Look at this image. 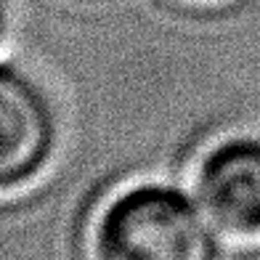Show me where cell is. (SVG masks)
<instances>
[{
    "label": "cell",
    "instance_id": "6da1fadb",
    "mask_svg": "<svg viewBox=\"0 0 260 260\" xmlns=\"http://www.w3.org/2000/svg\"><path fill=\"white\" fill-rule=\"evenodd\" d=\"M226 236L178 181L138 178L93 215L88 260H223Z\"/></svg>",
    "mask_w": 260,
    "mask_h": 260
},
{
    "label": "cell",
    "instance_id": "7a4b0ae2",
    "mask_svg": "<svg viewBox=\"0 0 260 260\" xmlns=\"http://www.w3.org/2000/svg\"><path fill=\"white\" fill-rule=\"evenodd\" d=\"M0 188L14 194L38 183L56 159L58 120L43 85L6 56L0 69Z\"/></svg>",
    "mask_w": 260,
    "mask_h": 260
},
{
    "label": "cell",
    "instance_id": "3957f363",
    "mask_svg": "<svg viewBox=\"0 0 260 260\" xmlns=\"http://www.w3.org/2000/svg\"><path fill=\"white\" fill-rule=\"evenodd\" d=\"M197 199L226 242H260V133H226L197 157Z\"/></svg>",
    "mask_w": 260,
    "mask_h": 260
},
{
    "label": "cell",
    "instance_id": "277c9868",
    "mask_svg": "<svg viewBox=\"0 0 260 260\" xmlns=\"http://www.w3.org/2000/svg\"><path fill=\"white\" fill-rule=\"evenodd\" d=\"M194 3H212V0H194Z\"/></svg>",
    "mask_w": 260,
    "mask_h": 260
}]
</instances>
